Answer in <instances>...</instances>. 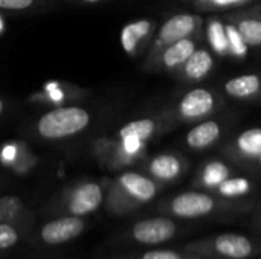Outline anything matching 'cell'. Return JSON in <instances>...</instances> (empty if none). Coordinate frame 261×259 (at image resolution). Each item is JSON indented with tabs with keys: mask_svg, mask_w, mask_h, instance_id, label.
<instances>
[{
	"mask_svg": "<svg viewBox=\"0 0 261 259\" xmlns=\"http://www.w3.org/2000/svg\"><path fill=\"white\" fill-rule=\"evenodd\" d=\"M254 208L246 200H228L213 192L185 191L164 200L158 205L156 211L161 215H168L184 221L196 220H229L249 212Z\"/></svg>",
	"mask_w": 261,
	"mask_h": 259,
	"instance_id": "1",
	"label": "cell"
},
{
	"mask_svg": "<svg viewBox=\"0 0 261 259\" xmlns=\"http://www.w3.org/2000/svg\"><path fill=\"white\" fill-rule=\"evenodd\" d=\"M93 114L84 105L67 104L54 107L32 118L23 127L24 134L40 143L66 145L83 136L92 125Z\"/></svg>",
	"mask_w": 261,
	"mask_h": 259,
	"instance_id": "2",
	"label": "cell"
},
{
	"mask_svg": "<svg viewBox=\"0 0 261 259\" xmlns=\"http://www.w3.org/2000/svg\"><path fill=\"white\" fill-rule=\"evenodd\" d=\"M190 226L184 220L168 215L148 217L136 220L124 229L112 234L99 247V250H125V249H147L170 244L174 240L187 235Z\"/></svg>",
	"mask_w": 261,
	"mask_h": 259,
	"instance_id": "3",
	"label": "cell"
},
{
	"mask_svg": "<svg viewBox=\"0 0 261 259\" xmlns=\"http://www.w3.org/2000/svg\"><path fill=\"white\" fill-rule=\"evenodd\" d=\"M161 192V183L150 176L124 171L107 183L104 209L110 217H128L151 203Z\"/></svg>",
	"mask_w": 261,
	"mask_h": 259,
	"instance_id": "4",
	"label": "cell"
},
{
	"mask_svg": "<svg viewBox=\"0 0 261 259\" xmlns=\"http://www.w3.org/2000/svg\"><path fill=\"white\" fill-rule=\"evenodd\" d=\"M106 188L98 180L80 179L55 192L43 206L41 215L49 217H83L89 218L96 214L106 200Z\"/></svg>",
	"mask_w": 261,
	"mask_h": 259,
	"instance_id": "5",
	"label": "cell"
},
{
	"mask_svg": "<svg viewBox=\"0 0 261 259\" xmlns=\"http://www.w3.org/2000/svg\"><path fill=\"white\" fill-rule=\"evenodd\" d=\"M179 249L203 258L255 259L261 256V237L245 234H217L188 241Z\"/></svg>",
	"mask_w": 261,
	"mask_h": 259,
	"instance_id": "6",
	"label": "cell"
},
{
	"mask_svg": "<svg viewBox=\"0 0 261 259\" xmlns=\"http://www.w3.org/2000/svg\"><path fill=\"white\" fill-rule=\"evenodd\" d=\"M89 226V218L83 217H49L41 224H35L28 241L40 247H61L76 241Z\"/></svg>",
	"mask_w": 261,
	"mask_h": 259,
	"instance_id": "7",
	"label": "cell"
},
{
	"mask_svg": "<svg viewBox=\"0 0 261 259\" xmlns=\"http://www.w3.org/2000/svg\"><path fill=\"white\" fill-rule=\"evenodd\" d=\"M92 259H203L176 247H147L125 250H98Z\"/></svg>",
	"mask_w": 261,
	"mask_h": 259,
	"instance_id": "8",
	"label": "cell"
},
{
	"mask_svg": "<svg viewBox=\"0 0 261 259\" xmlns=\"http://www.w3.org/2000/svg\"><path fill=\"white\" fill-rule=\"evenodd\" d=\"M37 224V214L23 220L0 224V259H5L20 244L26 243Z\"/></svg>",
	"mask_w": 261,
	"mask_h": 259,
	"instance_id": "9",
	"label": "cell"
},
{
	"mask_svg": "<svg viewBox=\"0 0 261 259\" xmlns=\"http://www.w3.org/2000/svg\"><path fill=\"white\" fill-rule=\"evenodd\" d=\"M216 107L214 95L202 87L193 89L179 102V113L184 119H199L210 114Z\"/></svg>",
	"mask_w": 261,
	"mask_h": 259,
	"instance_id": "10",
	"label": "cell"
},
{
	"mask_svg": "<svg viewBox=\"0 0 261 259\" xmlns=\"http://www.w3.org/2000/svg\"><path fill=\"white\" fill-rule=\"evenodd\" d=\"M81 96H84V90L76 85L66 82H49L43 87V90L31 96V102L61 107L67 105L70 101H78Z\"/></svg>",
	"mask_w": 261,
	"mask_h": 259,
	"instance_id": "11",
	"label": "cell"
},
{
	"mask_svg": "<svg viewBox=\"0 0 261 259\" xmlns=\"http://www.w3.org/2000/svg\"><path fill=\"white\" fill-rule=\"evenodd\" d=\"M185 171L184 160L176 154H159L154 156L147 163V172L151 179H154L158 183H173L177 179L182 177Z\"/></svg>",
	"mask_w": 261,
	"mask_h": 259,
	"instance_id": "12",
	"label": "cell"
},
{
	"mask_svg": "<svg viewBox=\"0 0 261 259\" xmlns=\"http://www.w3.org/2000/svg\"><path fill=\"white\" fill-rule=\"evenodd\" d=\"M197 26V18L190 14H177L168 18L159 31L158 43L161 46H170L182 38L190 37Z\"/></svg>",
	"mask_w": 261,
	"mask_h": 259,
	"instance_id": "13",
	"label": "cell"
},
{
	"mask_svg": "<svg viewBox=\"0 0 261 259\" xmlns=\"http://www.w3.org/2000/svg\"><path fill=\"white\" fill-rule=\"evenodd\" d=\"M153 27H154V21H151L148 18H141V20H135V21L127 23L122 27L121 37H119L122 50L127 55L135 56L139 52L142 43L151 34Z\"/></svg>",
	"mask_w": 261,
	"mask_h": 259,
	"instance_id": "14",
	"label": "cell"
},
{
	"mask_svg": "<svg viewBox=\"0 0 261 259\" xmlns=\"http://www.w3.org/2000/svg\"><path fill=\"white\" fill-rule=\"evenodd\" d=\"M222 134V128L219 125V122L216 121H205L199 125H196L194 128H191L187 134V145L191 150H206L208 147H211L213 143H216V140L220 137Z\"/></svg>",
	"mask_w": 261,
	"mask_h": 259,
	"instance_id": "15",
	"label": "cell"
},
{
	"mask_svg": "<svg viewBox=\"0 0 261 259\" xmlns=\"http://www.w3.org/2000/svg\"><path fill=\"white\" fill-rule=\"evenodd\" d=\"M229 177H231V169L226 163L220 160H211L202 166L194 183L196 186H200L213 192L220 183H223Z\"/></svg>",
	"mask_w": 261,
	"mask_h": 259,
	"instance_id": "16",
	"label": "cell"
},
{
	"mask_svg": "<svg viewBox=\"0 0 261 259\" xmlns=\"http://www.w3.org/2000/svg\"><path fill=\"white\" fill-rule=\"evenodd\" d=\"M232 151L243 159L257 160L261 156V127L240 133L232 145Z\"/></svg>",
	"mask_w": 261,
	"mask_h": 259,
	"instance_id": "17",
	"label": "cell"
},
{
	"mask_svg": "<svg viewBox=\"0 0 261 259\" xmlns=\"http://www.w3.org/2000/svg\"><path fill=\"white\" fill-rule=\"evenodd\" d=\"M34 214L35 211L29 208L24 198L18 195H0V224L23 220Z\"/></svg>",
	"mask_w": 261,
	"mask_h": 259,
	"instance_id": "18",
	"label": "cell"
},
{
	"mask_svg": "<svg viewBox=\"0 0 261 259\" xmlns=\"http://www.w3.org/2000/svg\"><path fill=\"white\" fill-rule=\"evenodd\" d=\"M261 89V79L258 75H242L229 79L225 84V92L237 99H246L257 95Z\"/></svg>",
	"mask_w": 261,
	"mask_h": 259,
	"instance_id": "19",
	"label": "cell"
},
{
	"mask_svg": "<svg viewBox=\"0 0 261 259\" xmlns=\"http://www.w3.org/2000/svg\"><path fill=\"white\" fill-rule=\"evenodd\" d=\"M196 50V43L190 37L182 38L170 46H167L164 55H162V63L168 69H174L177 66H182L187 63V60L193 55Z\"/></svg>",
	"mask_w": 261,
	"mask_h": 259,
	"instance_id": "20",
	"label": "cell"
},
{
	"mask_svg": "<svg viewBox=\"0 0 261 259\" xmlns=\"http://www.w3.org/2000/svg\"><path fill=\"white\" fill-rule=\"evenodd\" d=\"M254 185L246 177H229L223 183H220L213 194L228 198V200H243L249 194H252Z\"/></svg>",
	"mask_w": 261,
	"mask_h": 259,
	"instance_id": "21",
	"label": "cell"
},
{
	"mask_svg": "<svg viewBox=\"0 0 261 259\" xmlns=\"http://www.w3.org/2000/svg\"><path fill=\"white\" fill-rule=\"evenodd\" d=\"M213 66V55L206 49H196L185 63V75L190 79H200L211 72Z\"/></svg>",
	"mask_w": 261,
	"mask_h": 259,
	"instance_id": "22",
	"label": "cell"
},
{
	"mask_svg": "<svg viewBox=\"0 0 261 259\" xmlns=\"http://www.w3.org/2000/svg\"><path fill=\"white\" fill-rule=\"evenodd\" d=\"M57 0H0V11L12 14L40 12L55 6Z\"/></svg>",
	"mask_w": 261,
	"mask_h": 259,
	"instance_id": "23",
	"label": "cell"
},
{
	"mask_svg": "<svg viewBox=\"0 0 261 259\" xmlns=\"http://www.w3.org/2000/svg\"><path fill=\"white\" fill-rule=\"evenodd\" d=\"M236 27L248 46H261V18H242Z\"/></svg>",
	"mask_w": 261,
	"mask_h": 259,
	"instance_id": "24",
	"label": "cell"
},
{
	"mask_svg": "<svg viewBox=\"0 0 261 259\" xmlns=\"http://www.w3.org/2000/svg\"><path fill=\"white\" fill-rule=\"evenodd\" d=\"M208 37H210V43L214 47L216 52L219 53H226L229 50V44H228V35H226V29L225 26L214 20L210 23L208 27Z\"/></svg>",
	"mask_w": 261,
	"mask_h": 259,
	"instance_id": "25",
	"label": "cell"
},
{
	"mask_svg": "<svg viewBox=\"0 0 261 259\" xmlns=\"http://www.w3.org/2000/svg\"><path fill=\"white\" fill-rule=\"evenodd\" d=\"M226 35H228V44H229V50H232L236 55L239 56H243L246 55V43L245 40L242 38V35L239 34L237 27L232 26V24H228L226 27Z\"/></svg>",
	"mask_w": 261,
	"mask_h": 259,
	"instance_id": "26",
	"label": "cell"
},
{
	"mask_svg": "<svg viewBox=\"0 0 261 259\" xmlns=\"http://www.w3.org/2000/svg\"><path fill=\"white\" fill-rule=\"evenodd\" d=\"M249 227L252 231L254 235H258L261 237V208L257 209L254 214H252V218H251V223H249Z\"/></svg>",
	"mask_w": 261,
	"mask_h": 259,
	"instance_id": "27",
	"label": "cell"
},
{
	"mask_svg": "<svg viewBox=\"0 0 261 259\" xmlns=\"http://www.w3.org/2000/svg\"><path fill=\"white\" fill-rule=\"evenodd\" d=\"M206 3L213 6H229V5H237V3H245L248 0H205Z\"/></svg>",
	"mask_w": 261,
	"mask_h": 259,
	"instance_id": "28",
	"label": "cell"
},
{
	"mask_svg": "<svg viewBox=\"0 0 261 259\" xmlns=\"http://www.w3.org/2000/svg\"><path fill=\"white\" fill-rule=\"evenodd\" d=\"M61 2H67L72 5H80V6H95V5H101L106 0H61Z\"/></svg>",
	"mask_w": 261,
	"mask_h": 259,
	"instance_id": "29",
	"label": "cell"
},
{
	"mask_svg": "<svg viewBox=\"0 0 261 259\" xmlns=\"http://www.w3.org/2000/svg\"><path fill=\"white\" fill-rule=\"evenodd\" d=\"M5 113H6V102H5V99L0 96V118H2Z\"/></svg>",
	"mask_w": 261,
	"mask_h": 259,
	"instance_id": "30",
	"label": "cell"
},
{
	"mask_svg": "<svg viewBox=\"0 0 261 259\" xmlns=\"http://www.w3.org/2000/svg\"><path fill=\"white\" fill-rule=\"evenodd\" d=\"M255 165H257V168L261 171V156L257 159V160H255Z\"/></svg>",
	"mask_w": 261,
	"mask_h": 259,
	"instance_id": "31",
	"label": "cell"
},
{
	"mask_svg": "<svg viewBox=\"0 0 261 259\" xmlns=\"http://www.w3.org/2000/svg\"><path fill=\"white\" fill-rule=\"evenodd\" d=\"M203 259H217V258H203Z\"/></svg>",
	"mask_w": 261,
	"mask_h": 259,
	"instance_id": "32",
	"label": "cell"
},
{
	"mask_svg": "<svg viewBox=\"0 0 261 259\" xmlns=\"http://www.w3.org/2000/svg\"><path fill=\"white\" fill-rule=\"evenodd\" d=\"M73 259H76V258H73Z\"/></svg>",
	"mask_w": 261,
	"mask_h": 259,
	"instance_id": "33",
	"label": "cell"
}]
</instances>
